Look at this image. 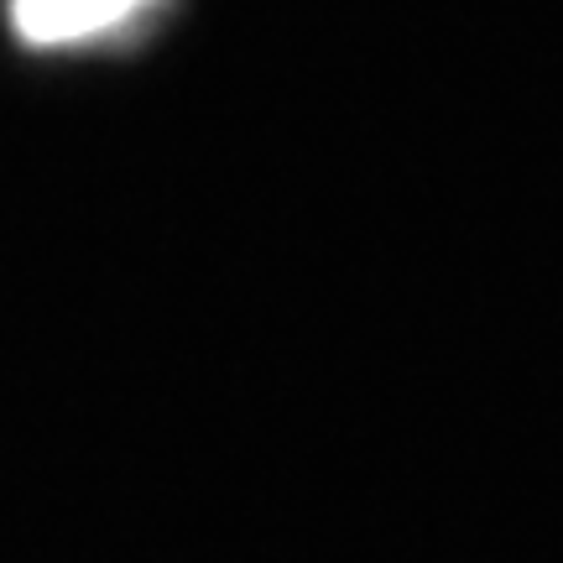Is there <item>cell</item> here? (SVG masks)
I'll use <instances>...</instances> for the list:
<instances>
[{
    "mask_svg": "<svg viewBox=\"0 0 563 563\" xmlns=\"http://www.w3.org/2000/svg\"><path fill=\"white\" fill-rule=\"evenodd\" d=\"M152 0H11V26L32 47H74L141 16Z\"/></svg>",
    "mask_w": 563,
    "mask_h": 563,
    "instance_id": "1",
    "label": "cell"
}]
</instances>
